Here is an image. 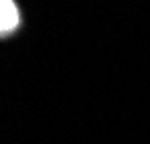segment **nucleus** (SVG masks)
<instances>
[{"label":"nucleus","mask_w":150,"mask_h":144,"mask_svg":"<svg viewBox=\"0 0 150 144\" xmlns=\"http://www.w3.org/2000/svg\"><path fill=\"white\" fill-rule=\"evenodd\" d=\"M18 23H21V14L14 0H0V35L6 37L8 33L16 31Z\"/></svg>","instance_id":"f257e3e1"}]
</instances>
